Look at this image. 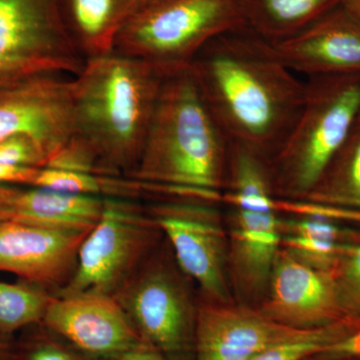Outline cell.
Returning <instances> with one entry per match:
<instances>
[{"instance_id":"obj_6","label":"cell","mask_w":360,"mask_h":360,"mask_svg":"<svg viewBox=\"0 0 360 360\" xmlns=\"http://www.w3.org/2000/svg\"><path fill=\"white\" fill-rule=\"evenodd\" d=\"M160 234L141 202L103 198L101 217L78 250L75 272L56 295H115L153 255Z\"/></svg>"},{"instance_id":"obj_29","label":"cell","mask_w":360,"mask_h":360,"mask_svg":"<svg viewBox=\"0 0 360 360\" xmlns=\"http://www.w3.org/2000/svg\"><path fill=\"white\" fill-rule=\"evenodd\" d=\"M118 360H165V355L160 350L153 347L150 342L144 338L134 345L131 349L125 352Z\"/></svg>"},{"instance_id":"obj_31","label":"cell","mask_w":360,"mask_h":360,"mask_svg":"<svg viewBox=\"0 0 360 360\" xmlns=\"http://www.w3.org/2000/svg\"><path fill=\"white\" fill-rule=\"evenodd\" d=\"M341 6L357 22L360 23V0H343Z\"/></svg>"},{"instance_id":"obj_32","label":"cell","mask_w":360,"mask_h":360,"mask_svg":"<svg viewBox=\"0 0 360 360\" xmlns=\"http://www.w3.org/2000/svg\"><path fill=\"white\" fill-rule=\"evenodd\" d=\"M158 1H161V0H146V4H144V6H146V4H155V2Z\"/></svg>"},{"instance_id":"obj_12","label":"cell","mask_w":360,"mask_h":360,"mask_svg":"<svg viewBox=\"0 0 360 360\" xmlns=\"http://www.w3.org/2000/svg\"><path fill=\"white\" fill-rule=\"evenodd\" d=\"M42 321L94 356L120 359L141 338L115 296L104 293L53 295Z\"/></svg>"},{"instance_id":"obj_22","label":"cell","mask_w":360,"mask_h":360,"mask_svg":"<svg viewBox=\"0 0 360 360\" xmlns=\"http://www.w3.org/2000/svg\"><path fill=\"white\" fill-rule=\"evenodd\" d=\"M360 328V319L345 317L319 328L300 329L285 340L265 349L252 360L311 359L324 348Z\"/></svg>"},{"instance_id":"obj_7","label":"cell","mask_w":360,"mask_h":360,"mask_svg":"<svg viewBox=\"0 0 360 360\" xmlns=\"http://www.w3.org/2000/svg\"><path fill=\"white\" fill-rule=\"evenodd\" d=\"M84 65L60 0H0V86L39 75L73 77Z\"/></svg>"},{"instance_id":"obj_17","label":"cell","mask_w":360,"mask_h":360,"mask_svg":"<svg viewBox=\"0 0 360 360\" xmlns=\"http://www.w3.org/2000/svg\"><path fill=\"white\" fill-rule=\"evenodd\" d=\"M103 198L0 184V222L91 229L103 212Z\"/></svg>"},{"instance_id":"obj_18","label":"cell","mask_w":360,"mask_h":360,"mask_svg":"<svg viewBox=\"0 0 360 360\" xmlns=\"http://www.w3.org/2000/svg\"><path fill=\"white\" fill-rule=\"evenodd\" d=\"M66 28L84 61L112 53L116 39L146 0H60Z\"/></svg>"},{"instance_id":"obj_14","label":"cell","mask_w":360,"mask_h":360,"mask_svg":"<svg viewBox=\"0 0 360 360\" xmlns=\"http://www.w3.org/2000/svg\"><path fill=\"white\" fill-rule=\"evenodd\" d=\"M297 330L274 321L260 309L205 303L196 310V360H252Z\"/></svg>"},{"instance_id":"obj_9","label":"cell","mask_w":360,"mask_h":360,"mask_svg":"<svg viewBox=\"0 0 360 360\" xmlns=\"http://www.w3.org/2000/svg\"><path fill=\"white\" fill-rule=\"evenodd\" d=\"M144 340L162 354L186 347L196 310L174 270L155 253L113 295Z\"/></svg>"},{"instance_id":"obj_13","label":"cell","mask_w":360,"mask_h":360,"mask_svg":"<svg viewBox=\"0 0 360 360\" xmlns=\"http://www.w3.org/2000/svg\"><path fill=\"white\" fill-rule=\"evenodd\" d=\"M266 291L260 310L292 328H319L347 317L330 272L305 264L283 248L272 267Z\"/></svg>"},{"instance_id":"obj_21","label":"cell","mask_w":360,"mask_h":360,"mask_svg":"<svg viewBox=\"0 0 360 360\" xmlns=\"http://www.w3.org/2000/svg\"><path fill=\"white\" fill-rule=\"evenodd\" d=\"M302 200L360 210V113L321 179Z\"/></svg>"},{"instance_id":"obj_23","label":"cell","mask_w":360,"mask_h":360,"mask_svg":"<svg viewBox=\"0 0 360 360\" xmlns=\"http://www.w3.org/2000/svg\"><path fill=\"white\" fill-rule=\"evenodd\" d=\"M52 296L35 284L0 283V331L13 333L41 321Z\"/></svg>"},{"instance_id":"obj_2","label":"cell","mask_w":360,"mask_h":360,"mask_svg":"<svg viewBox=\"0 0 360 360\" xmlns=\"http://www.w3.org/2000/svg\"><path fill=\"white\" fill-rule=\"evenodd\" d=\"M165 73L112 52L85 61L72 77V141L89 156L96 174L134 172Z\"/></svg>"},{"instance_id":"obj_19","label":"cell","mask_w":360,"mask_h":360,"mask_svg":"<svg viewBox=\"0 0 360 360\" xmlns=\"http://www.w3.org/2000/svg\"><path fill=\"white\" fill-rule=\"evenodd\" d=\"M245 28L270 44L288 39L343 0H239Z\"/></svg>"},{"instance_id":"obj_26","label":"cell","mask_w":360,"mask_h":360,"mask_svg":"<svg viewBox=\"0 0 360 360\" xmlns=\"http://www.w3.org/2000/svg\"><path fill=\"white\" fill-rule=\"evenodd\" d=\"M312 360H360V328L324 348Z\"/></svg>"},{"instance_id":"obj_25","label":"cell","mask_w":360,"mask_h":360,"mask_svg":"<svg viewBox=\"0 0 360 360\" xmlns=\"http://www.w3.org/2000/svg\"><path fill=\"white\" fill-rule=\"evenodd\" d=\"M0 162L45 168L47 158L37 142L25 135H16L0 142Z\"/></svg>"},{"instance_id":"obj_16","label":"cell","mask_w":360,"mask_h":360,"mask_svg":"<svg viewBox=\"0 0 360 360\" xmlns=\"http://www.w3.org/2000/svg\"><path fill=\"white\" fill-rule=\"evenodd\" d=\"M229 265L239 290L258 295L267 290L281 248V213L231 207Z\"/></svg>"},{"instance_id":"obj_10","label":"cell","mask_w":360,"mask_h":360,"mask_svg":"<svg viewBox=\"0 0 360 360\" xmlns=\"http://www.w3.org/2000/svg\"><path fill=\"white\" fill-rule=\"evenodd\" d=\"M73 132L72 77L39 75L0 86V142L30 137L44 151L47 167Z\"/></svg>"},{"instance_id":"obj_5","label":"cell","mask_w":360,"mask_h":360,"mask_svg":"<svg viewBox=\"0 0 360 360\" xmlns=\"http://www.w3.org/2000/svg\"><path fill=\"white\" fill-rule=\"evenodd\" d=\"M243 27L239 0H161L130 18L113 52L168 72L191 65L215 37Z\"/></svg>"},{"instance_id":"obj_1","label":"cell","mask_w":360,"mask_h":360,"mask_svg":"<svg viewBox=\"0 0 360 360\" xmlns=\"http://www.w3.org/2000/svg\"><path fill=\"white\" fill-rule=\"evenodd\" d=\"M189 70L231 143L270 160L302 110L305 80L281 60L271 44L248 28L215 37Z\"/></svg>"},{"instance_id":"obj_20","label":"cell","mask_w":360,"mask_h":360,"mask_svg":"<svg viewBox=\"0 0 360 360\" xmlns=\"http://www.w3.org/2000/svg\"><path fill=\"white\" fill-rule=\"evenodd\" d=\"M224 187L221 201L231 207L276 212L269 160L245 146L229 144Z\"/></svg>"},{"instance_id":"obj_30","label":"cell","mask_w":360,"mask_h":360,"mask_svg":"<svg viewBox=\"0 0 360 360\" xmlns=\"http://www.w3.org/2000/svg\"><path fill=\"white\" fill-rule=\"evenodd\" d=\"M30 360H72L70 355L53 347H42L33 352Z\"/></svg>"},{"instance_id":"obj_3","label":"cell","mask_w":360,"mask_h":360,"mask_svg":"<svg viewBox=\"0 0 360 360\" xmlns=\"http://www.w3.org/2000/svg\"><path fill=\"white\" fill-rule=\"evenodd\" d=\"M229 144L189 66L168 71L139 162L129 176L219 194L226 180Z\"/></svg>"},{"instance_id":"obj_24","label":"cell","mask_w":360,"mask_h":360,"mask_svg":"<svg viewBox=\"0 0 360 360\" xmlns=\"http://www.w3.org/2000/svg\"><path fill=\"white\" fill-rule=\"evenodd\" d=\"M343 314L360 319V245H343L330 271Z\"/></svg>"},{"instance_id":"obj_27","label":"cell","mask_w":360,"mask_h":360,"mask_svg":"<svg viewBox=\"0 0 360 360\" xmlns=\"http://www.w3.org/2000/svg\"><path fill=\"white\" fill-rule=\"evenodd\" d=\"M40 168L0 162V184L33 186Z\"/></svg>"},{"instance_id":"obj_15","label":"cell","mask_w":360,"mask_h":360,"mask_svg":"<svg viewBox=\"0 0 360 360\" xmlns=\"http://www.w3.org/2000/svg\"><path fill=\"white\" fill-rule=\"evenodd\" d=\"M270 44L296 75H360V23L341 6L292 37Z\"/></svg>"},{"instance_id":"obj_28","label":"cell","mask_w":360,"mask_h":360,"mask_svg":"<svg viewBox=\"0 0 360 360\" xmlns=\"http://www.w3.org/2000/svg\"><path fill=\"white\" fill-rule=\"evenodd\" d=\"M317 217L331 220L338 224L360 225V210L336 207V206L319 205L315 210Z\"/></svg>"},{"instance_id":"obj_8","label":"cell","mask_w":360,"mask_h":360,"mask_svg":"<svg viewBox=\"0 0 360 360\" xmlns=\"http://www.w3.org/2000/svg\"><path fill=\"white\" fill-rule=\"evenodd\" d=\"M148 210L169 241L180 270L210 302L229 303V234L217 207L203 201L168 200Z\"/></svg>"},{"instance_id":"obj_4","label":"cell","mask_w":360,"mask_h":360,"mask_svg":"<svg viewBox=\"0 0 360 360\" xmlns=\"http://www.w3.org/2000/svg\"><path fill=\"white\" fill-rule=\"evenodd\" d=\"M360 113V75L305 79L302 110L269 160L277 198L302 200L316 186Z\"/></svg>"},{"instance_id":"obj_11","label":"cell","mask_w":360,"mask_h":360,"mask_svg":"<svg viewBox=\"0 0 360 360\" xmlns=\"http://www.w3.org/2000/svg\"><path fill=\"white\" fill-rule=\"evenodd\" d=\"M91 229L0 222V270L44 290L65 288L77 267V253Z\"/></svg>"}]
</instances>
